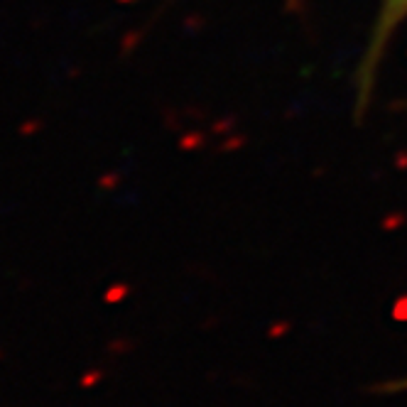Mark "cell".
<instances>
[{"label": "cell", "instance_id": "1", "mask_svg": "<svg viewBox=\"0 0 407 407\" xmlns=\"http://www.w3.org/2000/svg\"><path fill=\"white\" fill-rule=\"evenodd\" d=\"M103 380V370H89L81 375V388H96Z\"/></svg>", "mask_w": 407, "mask_h": 407}, {"label": "cell", "instance_id": "2", "mask_svg": "<svg viewBox=\"0 0 407 407\" xmlns=\"http://www.w3.org/2000/svg\"><path fill=\"white\" fill-rule=\"evenodd\" d=\"M388 10H407V0H388Z\"/></svg>", "mask_w": 407, "mask_h": 407}]
</instances>
